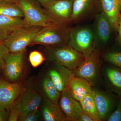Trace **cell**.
Masks as SVG:
<instances>
[{
    "mask_svg": "<svg viewBox=\"0 0 121 121\" xmlns=\"http://www.w3.org/2000/svg\"><path fill=\"white\" fill-rule=\"evenodd\" d=\"M95 0H74L72 5L71 22L82 20L91 12Z\"/></svg>",
    "mask_w": 121,
    "mask_h": 121,
    "instance_id": "obj_20",
    "label": "cell"
},
{
    "mask_svg": "<svg viewBox=\"0 0 121 121\" xmlns=\"http://www.w3.org/2000/svg\"><path fill=\"white\" fill-rule=\"evenodd\" d=\"M9 113L8 111L0 108V121H8Z\"/></svg>",
    "mask_w": 121,
    "mask_h": 121,
    "instance_id": "obj_31",
    "label": "cell"
},
{
    "mask_svg": "<svg viewBox=\"0 0 121 121\" xmlns=\"http://www.w3.org/2000/svg\"><path fill=\"white\" fill-rule=\"evenodd\" d=\"M103 58L107 63L121 68V52H108L103 54Z\"/></svg>",
    "mask_w": 121,
    "mask_h": 121,
    "instance_id": "obj_24",
    "label": "cell"
},
{
    "mask_svg": "<svg viewBox=\"0 0 121 121\" xmlns=\"http://www.w3.org/2000/svg\"><path fill=\"white\" fill-rule=\"evenodd\" d=\"M78 121H98L97 119L91 115L83 111Z\"/></svg>",
    "mask_w": 121,
    "mask_h": 121,
    "instance_id": "obj_30",
    "label": "cell"
},
{
    "mask_svg": "<svg viewBox=\"0 0 121 121\" xmlns=\"http://www.w3.org/2000/svg\"><path fill=\"white\" fill-rule=\"evenodd\" d=\"M9 52V50L2 42L0 43V69L4 68L5 58Z\"/></svg>",
    "mask_w": 121,
    "mask_h": 121,
    "instance_id": "obj_29",
    "label": "cell"
},
{
    "mask_svg": "<svg viewBox=\"0 0 121 121\" xmlns=\"http://www.w3.org/2000/svg\"><path fill=\"white\" fill-rule=\"evenodd\" d=\"M25 26H28L22 17L0 15V37L2 41L17 29Z\"/></svg>",
    "mask_w": 121,
    "mask_h": 121,
    "instance_id": "obj_18",
    "label": "cell"
},
{
    "mask_svg": "<svg viewBox=\"0 0 121 121\" xmlns=\"http://www.w3.org/2000/svg\"><path fill=\"white\" fill-rule=\"evenodd\" d=\"M92 86L87 80L73 74L69 80L68 89L72 96L79 102L85 96L92 94Z\"/></svg>",
    "mask_w": 121,
    "mask_h": 121,
    "instance_id": "obj_15",
    "label": "cell"
},
{
    "mask_svg": "<svg viewBox=\"0 0 121 121\" xmlns=\"http://www.w3.org/2000/svg\"><path fill=\"white\" fill-rule=\"evenodd\" d=\"M40 2L44 7H46L55 0H36Z\"/></svg>",
    "mask_w": 121,
    "mask_h": 121,
    "instance_id": "obj_33",
    "label": "cell"
},
{
    "mask_svg": "<svg viewBox=\"0 0 121 121\" xmlns=\"http://www.w3.org/2000/svg\"><path fill=\"white\" fill-rule=\"evenodd\" d=\"M42 119V114L39 108L35 111L20 115L18 121H37Z\"/></svg>",
    "mask_w": 121,
    "mask_h": 121,
    "instance_id": "obj_26",
    "label": "cell"
},
{
    "mask_svg": "<svg viewBox=\"0 0 121 121\" xmlns=\"http://www.w3.org/2000/svg\"><path fill=\"white\" fill-rule=\"evenodd\" d=\"M24 52H9L5 58V75L11 82H16L21 77L24 69Z\"/></svg>",
    "mask_w": 121,
    "mask_h": 121,
    "instance_id": "obj_10",
    "label": "cell"
},
{
    "mask_svg": "<svg viewBox=\"0 0 121 121\" xmlns=\"http://www.w3.org/2000/svg\"><path fill=\"white\" fill-rule=\"evenodd\" d=\"M0 0L5 1H13L14 0Z\"/></svg>",
    "mask_w": 121,
    "mask_h": 121,
    "instance_id": "obj_34",
    "label": "cell"
},
{
    "mask_svg": "<svg viewBox=\"0 0 121 121\" xmlns=\"http://www.w3.org/2000/svg\"><path fill=\"white\" fill-rule=\"evenodd\" d=\"M0 15L13 17H23L19 6L12 1L0 0Z\"/></svg>",
    "mask_w": 121,
    "mask_h": 121,
    "instance_id": "obj_22",
    "label": "cell"
},
{
    "mask_svg": "<svg viewBox=\"0 0 121 121\" xmlns=\"http://www.w3.org/2000/svg\"><path fill=\"white\" fill-rule=\"evenodd\" d=\"M40 110L42 119L44 121H69L58 104L53 103L48 99H43Z\"/></svg>",
    "mask_w": 121,
    "mask_h": 121,
    "instance_id": "obj_17",
    "label": "cell"
},
{
    "mask_svg": "<svg viewBox=\"0 0 121 121\" xmlns=\"http://www.w3.org/2000/svg\"><path fill=\"white\" fill-rule=\"evenodd\" d=\"M74 0H55L46 7V12L55 23L67 26L71 22Z\"/></svg>",
    "mask_w": 121,
    "mask_h": 121,
    "instance_id": "obj_7",
    "label": "cell"
},
{
    "mask_svg": "<svg viewBox=\"0 0 121 121\" xmlns=\"http://www.w3.org/2000/svg\"><path fill=\"white\" fill-rule=\"evenodd\" d=\"M70 29L67 26L57 24L44 27L37 33L32 43L48 47L68 44Z\"/></svg>",
    "mask_w": 121,
    "mask_h": 121,
    "instance_id": "obj_2",
    "label": "cell"
},
{
    "mask_svg": "<svg viewBox=\"0 0 121 121\" xmlns=\"http://www.w3.org/2000/svg\"><path fill=\"white\" fill-rule=\"evenodd\" d=\"M39 26H25L17 29L2 41L9 52H23L32 43L37 33L41 28Z\"/></svg>",
    "mask_w": 121,
    "mask_h": 121,
    "instance_id": "obj_4",
    "label": "cell"
},
{
    "mask_svg": "<svg viewBox=\"0 0 121 121\" xmlns=\"http://www.w3.org/2000/svg\"><path fill=\"white\" fill-rule=\"evenodd\" d=\"M102 74L109 91L121 96V68L108 63L103 67Z\"/></svg>",
    "mask_w": 121,
    "mask_h": 121,
    "instance_id": "obj_13",
    "label": "cell"
},
{
    "mask_svg": "<svg viewBox=\"0 0 121 121\" xmlns=\"http://www.w3.org/2000/svg\"><path fill=\"white\" fill-rule=\"evenodd\" d=\"M111 93L93 88L92 95L102 121L107 120L114 110L116 100Z\"/></svg>",
    "mask_w": 121,
    "mask_h": 121,
    "instance_id": "obj_8",
    "label": "cell"
},
{
    "mask_svg": "<svg viewBox=\"0 0 121 121\" xmlns=\"http://www.w3.org/2000/svg\"><path fill=\"white\" fill-rule=\"evenodd\" d=\"M101 69V63L99 54L95 49L73 71V74L76 77L86 79L94 86L99 80Z\"/></svg>",
    "mask_w": 121,
    "mask_h": 121,
    "instance_id": "obj_6",
    "label": "cell"
},
{
    "mask_svg": "<svg viewBox=\"0 0 121 121\" xmlns=\"http://www.w3.org/2000/svg\"><path fill=\"white\" fill-rule=\"evenodd\" d=\"M17 4L22 11L24 19L28 26L44 27L56 24L46 12L30 0H18Z\"/></svg>",
    "mask_w": 121,
    "mask_h": 121,
    "instance_id": "obj_5",
    "label": "cell"
},
{
    "mask_svg": "<svg viewBox=\"0 0 121 121\" xmlns=\"http://www.w3.org/2000/svg\"><path fill=\"white\" fill-rule=\"evenodd\" d=\"M117 32H118V40L119 43L121 44V15L120 20H119V25H118V29Z\"/></svg>",
    "mask_w": 121,
    "mask_h": 121,
    "instance_id": "obj_32",
    "label": "cell"
},
{
    "mask_svg": "<svg viewBox=\"0 0 121 121\" xmlns=\"http://www.w3.org/2000/svg\"><path fill=\"white\" fill-rule=\"evenodd\" d=\"M8 120L9 121H17L20 115L19 109L13 104L9 109Z\"/></svg>",
    "mask_w": 121,
    "mask_h": 121,
    "instance_id": "obj_28",
    "label": "cell"
},
{
    "mask_svg": "<svg viewBox=\"0 0 121 121\" xmlns=\"http://www.w3.org/2000/svg\"><path fill=\"white\" fill-rule=\"evenodd\" d=\"M59 106L69 121H78L83 112L79 102L72 96L68 88L61 93Z\"/></svg>",
    "mask_w": 121,
    "mask_h": 121,
    "instance_id": "obj_12",
    "label": "cell"
},
{
    "mask_svg": "<svg viewBox=\"0 0 121 121\" xmlns=\"http://www.w3.org/2000/svg\"><path fill=\"white\" fill-rule=\"evenodd\" d=\"M68 44L82 53L85 58L87 57L95 50L93 31L86 26L70 28Z\"/></svg>",
    "mask_w": 121,
    "mask_h": 121,
    "instance_id": "obj_3",
    "label": "cell"
},
{
    "mask_svg": "<svg viewBox=\"0 0 121 121\" xmlns=\"http://www.w3.org/2000/svg\"><path fill=\"white\" fill-rule=\"evenodd\" d=\"M29 58L30 63L34 68L38 67L45 60V58L43 54L37 51H33L30 52Z\"/></svg>",
    "mask_w": 121,
    "mask_h": 121,
    "instance_id": "obj_25",
    "label": "cell"
},
{
    "mask_svg": "<svg viewBox=\"0 0 121 121\" xmlns=\"http://www.w3.org/2000/svg\"><path fill=\"white\" fill-rule=\"evenodd\" d=\"M47 52L48 58L50 61L73 71L82 64L85 59L82 53L68 44L48 47Z\"/></svg>",
    "mask_w": 121,
    "mask_h": 121,
    "instance_id": "obj_1",
    "label": "cell"
},
{
    "mask_svg": "<svg viewBox=\"0 0 121 121\" xmlns=\"http://www.w3.org/2000/svg\"><path fill=\"white\" fill-rule=\"evenodd\" d=\"M95 22V31L99 39L103 43L108 42L113 29L108 17L102 12L96 15Z\"/></svg>",
    "mask_w": 121,
    "mask_h": 121,
    "instance_id": "obj_19",
    "label": "cell"
},
{
    "mask_svg": "<svg viewBox=\"0 0 121 121\" xmlns=\"http://www.w3.org/2000/svg\"><path fill=\"white\" fill-rule=\"evenodd\" d=\"M2 39H1L0 37V43H2Z\"/></svg>",
    "mask_w": 121,
    "mask_h": 121,
    "instance_id": "obj_35",
    "label": "cell"
},
{
    "mask_svg": "<svg viewBox=\"0 0 121 121\" xmlns=\"http://www.w3.org/2000/svg\"><path fill=\"white\" fill-rule=\"evenodd\" d=\"M41 87L46 98L49 99L53 103L58 104L61 93L58 90L48 74L43 79Z\"/></svg>",
    "mask_w": 121,
    "mask_h": 121,
    "instance_id": "obj_21",
    "label": "cell"
},
{
    "mask_svg": "<svg viewBox=\"0 0 121 121\" xmlns=\"http://www.w3.org/2000/svg\"><path fill=\"white\" fill-rule=\"evenodd\" d=\"M43 98L36 91L31 89L25 90L17 99L14 105L19 109L20 115L39 108Z\"/></svg>",
    "mask_w": 121,
    "mask_h": 121,
    "instance_id": "obj_11",
    "label": "cell"
},
{
    "mask_svg": "<svg viewBox=\"0 0 121 121\" xmlns=\"http://www.w3.org/2000/svg\"><path fill=\"white\" fill-rule=\"evenodd\" d=\"M25 90L18 83L0 80V108L9 110L17 99Z\"/></svg>",
    "mask_w": 121,
    "mask_h": 121,
    "instance_id": "obj_9",
    "label": "cell"
},
{
    "mask_svg": "<svg viewBox=\"0 0 121 121\" xmlns=\"http://www.w3.org/2000/svg\"><path fill=\"white\" fill-rule=\"evenodd\" d=\"M102 12L108 17L113 29L117 31L121 15V0H99Z\"/></svg>",
    "mask_w": 121,
    "mask_h": 121,
    "instance_id": "obj_16",
    "label": "cell"
},
{
    "mask_svg": "<svg viewBox=\"0 0 121 121\" xmlns=\"http://www.w3.org/2000/svg\"><path fill=\"white\" fill-rule=\"evenodd\" d=\"M83 112L94 116L98 121H102L91 94L88 95L79 101Z\"/></svg>",
    "mask_w": 121,
    "mask_h": 121,
    "instance_id": "obj_23",
    "label": "cell"
},
{
    "mask_svg": "<svg viewBox=\"0 0 121 121\" xmlns=\"http://www.w3.org/2000/svg\"><path fill=\"white\" fill-rule=\"evenodd\" d=\"M54 64V66L48 71V75L58 90L62 93L67 89L69 80L73 75V71L62 65Z\"/></svg>",
    "mask_w": 121,
    "mask_h": 121,
    "instance_id": "obj_14",
    "label": "cell"
},
{
    "mask_svg": "<svg viewBox=\"0 0 121 121\" xmlns=\"http://www.w3.org/2000/svg\"><path fill=\"white\" fill-rule=\"evenodd\" d=\"M108 121H121V96L116 109L106 120Z\"/></svg>",
    "mask_w": 121,
    "mask_h": 121,
    "instance_id": "obj_27",
    "label": "cell"
}]
</instances>
